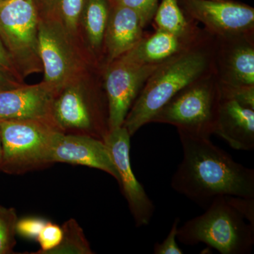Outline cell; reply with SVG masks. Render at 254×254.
I'll use <instances>...</instances> for the list:
<instances>
[{"label": "cell", "instance_id": "1", "mask_svg": "<svg viewBox=\"0 0 254 254\" xmlns=\"http://www.w3.org/2000/svg\"><path fill=\"white\" fill-rule=\"evenodd\" d=\"M182 160L172 177V188L203 209L225 195L254 198V170L235 161L209 138L177 131Z\"/></svg>", "mask_w": 254, "mask_h": 254}, {"label": "cell", "instance_id": "2", "mask_svg": "<svg viewBox=\"0 0 254 254\" xmlns=\"http://www.w3.org/2000/svg\"><path fill=\"white\" fill-rule=\"evenodd\" d=\"M215 38L203 28L199 38L180 54L160 65L145 82L123 127L131 136L151 123L162 108L185 87L214 73Z\"/></svg>", "mask_w": 254, "mask_h": 254}, {"label": "cell", "instance_id": "3", "mask_svg": "<svg viewBox=\"0 0 254 254\" xmlns=\"http://www.w3.org/2000/svg\"><path fill=\"white\" fill-rule=\"evenodd\" d=\"M51 118L64 133L88 135L104 141L109 125L103 79L98 82L90 73L64 87L53 101Z\"/></svg>", "mask_w": 254, "mask_h": 254}, {"label": "cell", "instance_id": "4", "mask_svg": "<svg viewBox=\"0 0 254 254\" xmlns=\"http://www.w3.org/2000/svg\"><path fill=\"white\" fill-rule=\"evenodd\" d=\"M177 237L183 245L204 243L221 254H248L254 245V226L225 195L215 198L204 213L179 227Z\"/></svg>", "mask_w": 254, "mask_h": 254}, {"label": "cell", "instance_id": "5", "mask_svg": "<svg viewBox=\"0 0 254 254\" xmlns=\"http://www.w3.org/2000/svg\"><path fill=\"white\" fill-rule=\"evenodd\" d=\"M221 95L218 79L212 73L177 93L152 119L192 136L210 138L218 126Z\"/></svg>", "mask_w": 254, "mask_h": 254}, {"label": "cell", "instance_id": "6", "mask_svg": "<svg viewBox=\"0 0 254 254\" xmlns=\"http://www.w3.org/2000/svg\"><path fill=\"white\" fill-rule=\"evenodd\" d=\"M38 47L43 82L57 94L68 83L102 67L60 23L48 18L40 17Z\"/></svg>", "mask_w": 254, "mask_h": 254}, {"label": "cell", "instance_id": "7", "mask_svg": "<svg viewBox=\"0 0 254 254\" xmlns=\"http://www.w3.org/2000/svg\"><path fill=\"white\" fill-rule=\"evenodd\" d=\"M60 132L53 123L43 120L0 121V171L20 175L51 165L52 149Z\"/></svg>", "mask_w": 254, "mask_h": 254}, {"label": "cell", "instance_id": "8", "mask_svg": "<svg viewBox=\"0 0 254 254\" xmlns=\"http://www.w3.org/2000/svg\"><path fill=\"white\" fill-rule=\"evenodd\" d=\"M36 0H7L0 3V41L21 79L43 71L38 47Z\"/></svg>", "mask_w": 254, "mask_h": 254}, {"label": "cell", "instance_id": "9", "mask_svg": "<svg viewBox=\"0 0 254 254\" xmlns=\"http://www.w3.org/2000/svg\"><path fill=\"white\" fill-rule=\"evenodd\" d=\"M159 66L139 64L123 55L103 68L109 131L123 126L145 82Z\"/></svg>", "mask_w": 254, "mask_h": 254}, {"label": "cell", "instance_id": "10", "mask_svg": "<svg viewBox=\"0 0 254 254\" xmlns=\"http://www.w3.org/2000/svg\"><path fill=\"white\" fill-rule=\"evenodd\" d=\"M189 18L214 36L254 33V9L234 0H178Z\"/></svg>", "mask_w": 254, "mask_h": 254}, {"label": "cell", "instance_id": "11", "mask_svg": "<svg viewBox=\"0 0 254 254\" xmlns=\"http://www.w3.org/2000/svg\"><path fill=\"white\" fill-rule=\"evenodd\" d=\"M131 135L125 127L111 130L104 141L108 146L119 175L118 184L126 198L136 227L149 225L155 207L137 180L130 161Z\"/></svg>", "mask_w": 254, "mask_h": 254}, {"label": "cell", "instance_id": "12", "mask_svg": "<svg viewBox=\"0 0 254 254\" xmlns=\"http://www.w3.org/2000/svg\"><path fill=\"white\" fill-rule=\"evenodd\" d=\"M214 38V73L218 83L254 85V33Z\"/></svg>", "mask_w": 254, "mask_h": 254}, {"label": "cell", "instance_id": "13", "mask_svg": "<svg viewBox=\"0 0 254 254\" xmlns=\"http://www.w3.org/2000/svg\"><path fill=\"white\" fill-rule=\"evenodd\" d=\"M50 160L52 164L64 163L97 169L119 182L118 170L108 146L104 141L95 137L60 132L55 138Z\"/></svg>", "mask_w": 254, "mask_h": 254}, {"label": "cell", "instance_id": "14", "mask_svg": "<svg viewBox=\"0 0 254 254\" xmlns=\"http://www.w3.org/2000/svg\"><path fill=\"white\" fill-rule=\"evenodd\" d=\"M56 95L43 81L0 91V121L37 120L53 124L51 110Z\"/></svg>", "mask_w": 254, "mask_h": 254}, {"label": "cell", "instance_id": "15", "mask_svg": "<svg viewBox=\"0 0 254 254\" xmlns=\"http://www.w3.org/2000/svg\"><path fill=\"white\" fill-rule=\"evenodd\" d=\"M145 27L135 10L112 4L104 38L103 68L136 46L145 35Z\"/></svg>", "mask_w": 254, "mask_h": 254}, {"label": "cell", "instance_id": "16", "mask_svg": "<svg viewBox=\"0 0 254 254\" xmlns=\"http://www.w3.org/2000/svg\"><path fill=\"white\" fill-rule=\"evenodd\" d=\"M215 134L234 149L252 151L254 149V110L235 100L221 98Z\"/></svg>", "mask_w": 254, "mask_h": 254}, {"label": "cell", "instance_id": "17", "mask_svg": "<svg viewBox=\"0 0 254 254\" xmlns=\"http://www.w3.org/2000/svg\"><path fill=\"white\" fill-rule=\"evenodd\" d=\"M155 30L153 33H145L141 41L124 55L139 64L160 66L191 46L200 36L195 41H187L168 32Z\"/></svg>", "mask_w": 254, "mask_h": 254}, {"label": "cell", "instance_id": "18", "mask_svg": "<svg viewBox=\"0 0 254 254\" xmlns=\"http://www.w3.org/2000/svg\"><path fill=\"white\" fill-rule=\"evenodd\" d=\"M111 6L110 0H86L82 13V39L87 51L102 67L105 31Z\"/></svg>", "mask_w": 254, "mask_h": 254}, {"label": "cell", "instance_id": "19", "mask_svg": "<svg viewBox=\"0 0 254 254\" xmlns=\"http://www.w3.org/2000/svg\"><path fill=\"white\" fill-rule=\"evenodd\" d=\"M155 29L168 32L187 41H193L201 34L203 28L186 16L178 0H160L153 19Z\"/></svg>", "mask_w": 254, "mask_h": 254}, {"label": "cell", "instance_id": "20", "mask_svg": "<svg viewBox=\"0 0 254 254\" xmlns=\"http://www.w3.org/2000/svg\"><path fill=\"white\" fill-rule=\"evenodd\" d=\"M86 0H43L38 10L40 17L60 23L75 41L81 44V21Z\"/></svg>", "mask_w": 254, "mask_h": 254}, {"label": "cell", "instance_id": "21", "mask_svg": "<svg viewBox=\"0 0 254 254\" xmlns=\"http://www.w3.org/2000/svg\"><path fill=\"white\" fill-rule=\"evenodd\" d=\"M63 240L56 248L48 254H93L89 242L85 236L81 226L74 219L65 222L62 227Z\"/></svg>", "mask_w": 254, "mask_h": 254}, {"label": "cell", "instance_id": "22", "mask_svg": "<svg viewBox=\"0 0 254 254\" xmlns=\"http://www.w3.org/2000/svg\"><path fill=\"white\" fill-rule=\"evenodd\" d=\"M18 220L17 213L14 208L0 205V254L14 253Z\"/></svg>", "mask_w": 254, "mask_h": 254}, {"label": "cell", "instance_id": "23", "mask_svg": "<svg viewBox=\"0 0 254 254\" xmlns=\"http://www.w3.org/2000/svg\"><path fill=\"white\" fill-rule=\"evenodd\" d=\"M218 84L221 98L235 100L242 106L254 110V85Z\"/></svg>", "mask_w": 254, "mask_h": 254}, {"label": "cell", "instance_id": "24", "mask_svg": "<svg viewBox=\"0 0 254 254\" xmlns=\"http://www.w3.org/2000/svg\"><path fill=\"white\" fill-rule=\"evenodd\" d=\"M63 228L56 224L47 221L37 237V242L39 243L41 250L34 254H48L60 245L63 240Z\"/></svg>", "mask_w": 254, "mask_h": 254}, {"label": "cell", "instance_id": "25", "mask_svg": "<svg viewBox=\"0 0 254 254\" xmlns=\"http://www.w3.org/2000/svg\"><path fill=\"white\" fill-rule=\"evenodd\" d=\"M112 4L123 5L135 10L141 16L145 26L152 22L160 0H110Z\"/></svg>", "mask_w": 254, "mask_h": 254}, {"label": "cell", "instance_id": "26", "mask_svg": "<svg viewBox=\"0 0 254 254\" xmlns=\"http://www.w3.org/2000/svg\"><path fill=\"white\" fill-rule=\"evenodd\" d=\"M180 222V218H175L168 237L162 243L158 242L155 244L153 248V253L155 254H182L184 253L177 242V232H178Z\"/></svg>", "mask_w": 254, "mask_h": 254}, {"label": "cell", "instance_id": "27", "mask_svg": "<svg viewBox=\"0 0 254 254\" xmlns=\"http://www.w3.org/2000/svg\"><path fill=\"white\" fill-rule=\"evenodd\" d=\"M46 220L34 217L18 219L16 235L28 239H36L46 223Z\"/></svg>", "mask_w": 254, "mask_h": 254}, {"label": "cell", "instance_id": "28", "mask_svg": "<svg viewBox=\"0 0 254 254\" xmlns=\"http://www.w3.org/2000/svg\"><path fill=\"white\" fill-rule=\"evenodd\" d=\"M227 201L254 226V198L225 195Z\"/></svg>", "mask_w": 254, "mask_h": 254}, {"label": "cell", "instance_id": "29", "mask_svg": "<svg viewBox=\"0 0 254 254\" xmlns=\"http://www.w3.org/2000/svg\"><path fill=\"white\" fill-rule=\"evenodd\" d=\"M0 66L8 72L11 73L19 81L23 82L21 78L20 77L18 71H16V68H15L14 63L11 59V57L9 56L6 50L5 49L4 46H3L1 41H0Z\"/></svg>", "mask_w": 254, "mask_h": 254}, {"label": "cell", "instance_id": "30", "mask_svg": "<svg viewBox=\"0 0 254 254\" xmlns=\"http://www.w3.org/2000/svg\"><path fill=\"white\" fill-rule=\"evenodd\" d=\"M23 84H25L23 82L19 81L11 73L0 66V91L12 89Z\"/></svg>", "mask_w": 254, "mask_h": 254}, {"label": "cell", "instance_id": "31", "mask_svg": "<svg viewBox=\"0 0 254 254\" xmlns=\"http://www.w3.org/2000/svg\"><path fill=\"white\" fill-rule=\"evenodd\" d=\"M1 156H2V148H1V136H0V165H1Z\"/></svg>", "mask_w": 254, "mask_h": 254}, {"label": "cell", "instance_id": "32", "mask_svg": "<svg viewBox=\"0 0 254 254\" xmlns=\"http://www.w3.org/2000/svg\"><path fill=\"white\" fill-rule=\"evenodd\" d=\"M7 1V0H0V3L3 2V1Z\"/></svg>", "mask_w": 254, "mask_h": 254}]
</instances>
